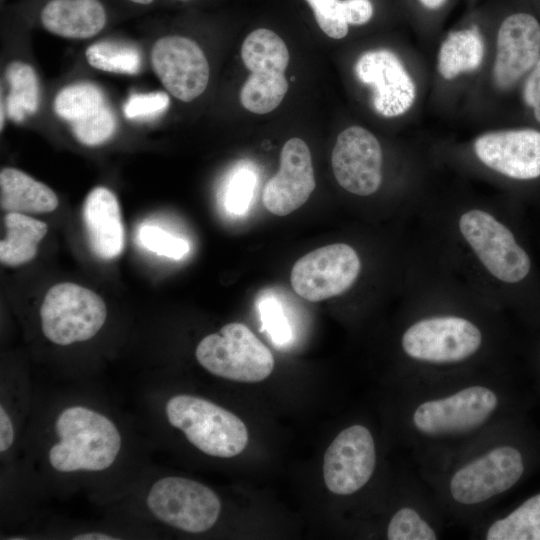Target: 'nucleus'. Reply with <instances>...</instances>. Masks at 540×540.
<instances>
[{"label":"nucleus","instance_id":"nucleus-1","mask_svg":"<svg viewBox=\"0 0 540 540\" xmlns=\"http://www.w3.org/2000/svg\"><path fill=\"white\" fill-rule=\"evenodd\" d=\"M396 334L402 384L459 376L511 362L510 316L418 240L402 284Z\"/></svg>","mask_w":540,"mask_h":540},{"label":"nucleus","instance_id":"nucleus-2","mask_svg":"<svg viewBox=\"0 0 540 540\" xmlns=\"http://www.w3.org/2000/svg\"><path fill=\"white\" fill-rule=\"evenodd\" d=\"M521 206L510 197H428L416 216L418 241L510 318L536 332L540 267Z\"/></svg>","mask_w":540,"mask_h":540},{"label":"nucleus","instance_id":"nucleus-3","mask_svg":"<svg viewBox=\"0 0 540 540\" xmlns=\"http://www.w3.org/2000/svg\"><path fill=\"white\" fill-rule=\"evenodd\" d=\"M526 407L510 362L403 384L401 432L421 474L487 432L523 418Z\"/></svg>","mask_w":540,"mask_h":540},{"label":"nucleus","instance_id":"nucleus-4","mask_svg":"<svg viewBox=\"0 0 540 540\" xmlns=\"http://www.w3.org/2000/svg\"><path fill=\"white\" fill-rule=\"evenodd\" d=\"M540 463V439L524 417L501 425L418 475L448 523L473 527Z\"/></svg>","mask_w":540,"mask_h":540},{"label":"nucleus","instance_id":"nucleus-5","mask_svg":"<svg viewBox=\"0 0 540 540\" xmlns=\"http://www.w3.org/2000/svg\"><path fill=\"white\" fill-rule=\"evenodd\" d=\"M464 158L468 167L482 171L509 188V197L522 204L540 183V130L531 127L500 129L478 135Z\"/></svg>","mask_w":540,"mask_h":540},{"label":"nucleus","instance_id":"nucleus-6","mask_svg":"<svg viewBox=\"0 0 540 540\" xmlns=\"http://www.w3.org/2000/svg\"><path fill=\"white\" fill-rule=\"evenodd\" d=\"M59 441L49 450L50 465L59 472L102 471L117 458L122 439L115 424L83 406L65 408L55 421Z\"/></svg>","mask_w":540,"mask_h":540},{"label":"nucleus","instance_id":"nucleus-7","mask_svg":"<svg viewBox=\"0 0 540 540\" xmlns=\"http://www.w3.org/2000/svg\"><path fill=\"white\" fill-rule=\"evenodd\" d=\"M168 422L203 453L221 458L240 454L248 443L244 422L232 412L194 395L171 397L165 406Z\"/></svg>","mask_w":540,"mask_h":540},{"label":"nucleus","instance_id":"nucleus-8","mask_svg":"<svg viewBox=\"0 0 540 540\" xmlns=\"http://www.w3.org/2000/svg\"><path fill=\"white\" fill-rule=\"evenodd\" d=\"M198 363L214 376L243 383L269 377L275 361L269 348L243 323L224 325L197 345Z\"/></svg>","mask_w":540,"mask_h":540},{"label":"nucleus","instance_id":"nucleus-9","mask_svg":"<svg viewBox=\"0 0 540 540\" xmlns=\"http://www.w3.org/2000/svg\"><path fill=\"white\" fill-rule=\"evenodd\" d=\"M365 270L360 251L349 243L317 248L296 261L290 275L296 294L310 302L340 297L359 283Z\"/></svg>","mask_w":540,"mask_h":540},{"label":"nucleus","instance_id":"nucleus-10","mask_svg":"<svg viewBox=\"0 0 540 540\" xmlns=\"http://www.w3.org/2000/svg\"><path fill=\"white\" fill-rule=\"evenodd\" d=\"M106 317V305L98 294L69 282L52 286L40 308L42 332L58 345L91 339L102 328Z\"/></svg>","mask_w":540,"mask_h":540},{"label":"nucleus","instance_id":"nucleus-11","mask_svg":"<svg viewBox=\"0 0 540 540\" xmlns=\"http://www.w3.org/2000/svg\"><path fill=\"white\" fill-rule=\"evenodd\" d=\"M160 521L189 533H202L216 523L221 502L217 494L192 479L170 476L157 480L146 499Z\"/></svg>","mask_w":540,"mask_h":540},{"label":"nucleus","instance_id":"nucleus-12","mask_svg":"<svg viewBox=\"0 0 540 540\" xmlns=\"http://www.w3.org/2000/svg\"><path fill=\"white\" fill-rule=\"evenodd\" d=\"M376 467L373 433L364 424H352L337 434L324 454V482L333 494L355 495L372 480Z\"/></svg>","mask_w":540,"mask_h":540},{"label":"nucleus","instance_id":"nucleus-13","mask_svg":"<svg viewBox=\"0 0 540 540\" xmlns=\"http://www.w3.org/2000/svg\"><path fill=\"white\" fill-rule=\"evenodd\" d=\"M337 183L360 198L375 196L384 182V153L377 137L361 126L339 133L331 154Z\"/></svg>","mask_w":540,"mask_h":540},{"label":"nucleus","instance_id":"nucleus-14","mask_svg":"<svg viewBox=\"0 0 540 540\" xmlns=\"http://www.w3.org/2000/svg\"><path fill=\"white\" fill-rule=\"evenodd\" d=\"M540 58V21L525 10L502 15L496 32L492 68L494 85L510 90L531 71Z\"/></svg>","mask_w":540,"mask_h":540},{"label":"nucleus","instance_id":"nucleus-15","mask_svg":"<svg viewBox=\"0 0 540 540\" xmlns=\"http://www.w3.org/2000/svg\"><path fill=\"white\" fill-rule=\"evenodd\" d=\"M151 64L162 85L178 100L190 102L207 88L208 60L188 37L167 35L157 39L151 50Z\"/></svg>","mask_w":540,"mask_h":540},{"label":"nucleus","instance_id":"nucleus-16","mask_svg":"<svg viewBox=\"0 0 540 540\" xmlns=\"http://www.w3.org/2000/svg\"><path fill=\"white\" fill-rule=\"evenodd\" d=\"M354 71L360 82L372 88V105L379 115L398 117L415 103V82L393 51L381 48L363 53Z\"/></svg>","mask_w":540,"mask_h":540},{"label":"nucleus","instance_id":"nucleus-17","mask_svg":"<svg viewBox=\"0 0 540 540\" xmlns=\"http://www.w3.org/2000/svg\"><path fill=\"white\" fill-rule=\"evenodd\" d=\"M316 187L309 147L291 138L282 147L278 172L264 186L262 202L274 215L286 216L300 208Z\"/></svg>","mask_w":540,"mask_h":540},{"label":"nucleus","instance_id":"nucleus-18","mask_svg":"<svg viewBox=\"0 0 540 540\" xmlns=\"http://www.w3.org/2000/svg\"><path fill=\"white\" fill-rule=\"evenodd\" d=\"M447 523L433 492L417 473L402 502L390 514L385 536L388 540H436Z\"/></svg>","mask_w":540,"mask_h":540},{"label":"nucleus","instance_id":"nucleus-19","mask_svg":"<svg viewBox=\"0 0 540 540\" xmlns=\"http://www.w3.org/2000/svg\"><path fill=\"white\" fill-rule=\"evenodd\" d=\"M82 216L92 252L103 260L118 257L124 248L125 234L115 194L106 187H95L85 198Z\"/></svg>","mask_w":540,"mask_h":540},{"label":"nucleus","instance_id":"nucleus-20","mask_svg":"<svg viewBox=\"0 0 540 540\" xmlns=\"http://www.w3.org/2000/svg\"><path fill=\"white\" fill-rule=\"evenodd\" d=\"M37 15L45 30L68 39L94 37L109 20L102 0H45Z\"/></svg>","mask_w":540,"mask_h":540},{"label":"nucleus","instance_id":"nucleus-21","mask_svg":"<svg viewBox=\"0 0 540 540\" xmlns=\"http://www.w3.org/2000/svg\"><path fill=\"white\" fill-rule=\"evenodd\" d=\"M471 528L473 536L484 540H540V491Z\"/></svg>","mask_w":540,"mask_h":540},{"label":"nucleus","instance_id":"nucleus-22","mask_svg":"<svg viewBox=\"0 0 540 540\" xmlns=\"http://www.w3.org/2000/svg\"><path fill=\"white\" fill-rule=\"evenodd\" d=\"M59 204L55 192L16 168H3L0 172V205L6 212L23 214L48 213Z\"/></svg>","mask_w":540,"mask_h":540},{"label":"nucleus","instance_id":"nucleus-23","mask_svg":"<svg viewBox=\"0 0 540 540\" xmlns=\"http://www.w3.org/2000/svg\"><path fill=\"white\" fill-rule=\"evenodd\" d=\"M484 57V41L478 25L451 31L442 42L437 59L439 74L453 80L461 73L477 70Z\"/></svg>","mask_w":540,"mask_h":540},{"label":"nucleus","instance_id":"nucleus-24","mask_svg":"<svg viewBox=\"0 0 540 540\" xmlns=\"http://www.w3.org/2000/svg\"><path fill=\"white\" fill-rule=\"evenodd\" d=\"M4 225L6 235L0 242L1 263L16 267L30 262L48 231L47 224L27 214L7 212Z\"/></svg>","mask_w":540,"mask_h":540},{"label":"nucleus","instance_id":"nucleus-25","mask_svg":"<svg viewBox=\"0 0 540 540\" xmlns=\"http://www.w3.org/2000/svg\"><path fill=\"white\" fill-rule=\"evenodd\" d=\"M241 57L251 73H285L289 63L285 42L266 28L256 29L245 38Z\"/></svg>","mask_w":540,"mask_h":540},{"label":"nucleus","instance_id":"nucleus-26","mask_svg":"<svg viewBox=\"0 0 540 540\" xmlns=\"http://www.w3.org/2000/svg\"><path fill=\"white\" fill-rule=\"evenodd\" d=\"M9 86L6 111L14 122H22L33 115L39 106V84L33 67L22 61L10 63L5 71Z\"/></svg>","mask_w":540,"mask_h":540},{"label":"nucleus","instance_id":"nucleus-27","mask_svg":"<svg viewBox=\"0 0 540 540\" xmlns=\"http://www.w3.org/2000/svg\"><path fill=\"white\" fill-rule=\"evenodd\" d=\"M287 90L284 73H251L241 88L240 101L248 111L266 114L279 106Z\"/></svg>","mask_w":540,"mask_h":540},{"label":"nucleus","instance_id":"nucleus-28","mask_svg":"<svg viewBox=\"0 0 540 540\" xmlns=\"http://www.w3.org/2000/svg\"><path fill=\"white\" fill-rule=\"evenodd\" d=\"M106 104L102 90L92 83L63 87L55 96L53 109L70 124L89 117Z\"/></svg>","mask_w":540,"mask_h":540},{"label":"nucleus","instance_id":"nucleus-29","mask_svg":"<svg viewBox=\"0 0 540 540\" xmlns=\"http://www.w3.org/2000/svg\"><path fill=\"white\" fill-rule=\"evenodd\" d=\"M85 57L91 67L117 74H137L142 64L137 47L117 41L96 42L86 49Z\"/></svg>","mask_w":540,"mask_h":540},{"label":"nucleus","instance_id":"nucleus-30","mask_svg":"<svg viewBox=\"0 0 540 540\" xmlns=\"http://www.w3.org/2000/svg\"><path fill=\"white\" fill-rule=\"evenodd\" d=\"M74 137L83 145L98 146L115 133L117 120L112 109L105 104L89 117L70 124Z\"/></svg>","mask_w":540,"mask_h":540},{"label":"nucleus","instance_id":"nucleus-31","mask_svg":"<svg viewBox=\"0 0 540 540\" xmlns=\"http://www.w3.org/2000/svg\"><path fill=\"white\" fill-rule=\"evenodd\" d=\"M136 239L142 248L175 260L182 259L190 251L188 241L152 224L142 225Z\"/></svg>","mask_w":540,"mask_h":540},{"label":"nucleus","instance_id":"nucleus-32","mask_svg":"<svg viewBox=\"0 0 540 540\" xmlns=\"http://www.w3.org/2000/svg\"><path fill=\"white\" fill-rule=\"evenodd\" d=\"M313 10L321 30L330 38L342 39L349 31L348 23L343 19L342 0H306Z\"/></svg>","mask_w":540,"mask_h":540},{"label":"nucleus","instance_id":"nucleus-33","mask_svg":"<svg viewBox=\"0 0 540 540\" xmlns=\"http://www.w3.org/2000/svg\"><path fill=\"white\" fill-rule=\"evenodd\" d=\"M256 178L249 169L236 171L227 184L224 203L228 212L241 215L252 200Z\"/></svg>","mask_w":540,"mask_h":540},{"label":"nucleus","instance_id":"nucleus-34","mask_svg":"<svg viewBox=\"0 0 540 540\" xmlns=\"http://www.w3.org/2000/svg\"><path fill=\"white\" fill-rule=\"evenodd\" d=\"M169 103V96L164 92L133 94L124 104L123 112L129 119L150 118L163 113Z\"/></svg>","mask_w":540,"mask_h":540},{"label":"nucleus","instance_id":"nucleus-35","mask_svg":"<svg viewBox=\"0 0 540 540\" xmlns=\"http://www.w3.org/2000/svg\"><path fill=\"white\" fill-rule=\"evenodd\" d=\"M263 328L268 331L272 341L283 345L292 336L291 328L278 301L267 298L259 303Z\"/></svg>","mask_w":540,"mask_h":540},{"label":"nucleus","instance_id":"nucleus-36","mask_svg":"<svg viewBox=\"0 0 540 540\" xmlns=\"http://www.w3.org/2000/svg\"><path fill=\"white\" fill-rule=\"evenodd\" d=\"M522 99L540 124V58L524 79Z\"/></svg>","mask_w":540,"mask_h":540},{"label":"nucleus","instance_id":"nucleus-37","mask_svg":"<svg viewBox=\"0 0 540 540\" xmlns=\"http://www.w3.org/2000/svg\"><path fill=\"white\" fill-rule=\"evenodd\" d=\"M341 12L348 25L360 26L371 21L375 7L371 0H342Z\"/></svg>","mask_w":540,"mask_h":540},{"label":"nucleus","instance_id":"nucleus-38","mask_svg":"<svg viewBox=\"0 0 540 540\" xmlns=\"http://www.w3.org/2000/svg\"><path fill=\"white\" fill-rule=\"evenodd\" d=\"M413 13L424 18H435L443 14L451 0H410Z\"/></svg>","mask_w":540,"mask_h":540},{"label":"nucleus","instance_id":"nucleus-39","mask_svg":"<svg viewBox=\"0 0 540 540\" xmlns=\"http://www.w3.org/2000/svg\"><path fill=\"white\" fill-rule=\"evenodd\" d=\"M14 441V429L6 409L0 406V451H7Z\"/></svg>","mask_w":540,"mask_h":540},{"label":"nucleus","instance_id":"nucleus-40","mask_svg":"<svg viewBox=\"0 0 540 540\" xmlns=\"http://www.w3.org/2000/svg\"><path fill=\"white\" fill-rule=\"evenodd\" d=\"M537 335L531 341L528 348V360L540 391V330L535 332Z\"/></svg>","mask_w":540,"mask_h":540},{"label":"nucleus","instance_id":"nucleus-41","mask_svg":"<svg viewBox=\"0 0 540 540\" xmlns=\"http://www.w3.org/2000/svg\"><path fill=\"white\" fill-rule=\"evenodd\" d=\"M73 539L74 540H115L118 538L111 536L109 534L101 533V532H87V533L75 535Z\"/></svg>","mask_w":540,"mask_h":540},{"label":"nucleus","instance_id":"nucleus-42","mask_svg":"<svg viewBox=\"0 0 540 540\" xmlns=\"http://www.w3.org/2000/svg\"><path fill=\"white\" fill-rule=\"evenodd\" d=\"M122 1L129 5L141 7V8L149 7L156 2V0H122Z\"/></svg>","mask_w":540,"mask_h":540},{"label":"nucleus","instance_id":"nucleus-43","mask_svg":"<svg viewBox=\"0 0 540 540\" xmlns=\"http://www.w3.org/2000/svg\"><path fill=\"white\" fill-rule=\"evenodd\" d=\"M177 1H189V0H177Z\"/></svg>","mask_w":540,"mask_h":540}]
</instances>
